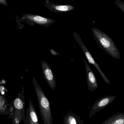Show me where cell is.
Returning <instances> with one entry per match:
<instances>
[{
  "instance_id": "6da1fadb",
  "label": "cell",
  "mask_w": 124,
  "mask_h": 124,
  "mask_svg": "<svg viewBox=\"0 0 124 124\" xmlns=\"http://www.w3.org/2000/svg\"><path fill=\"white\" fill-rule=\"evenodd\" d=\"M93 38L101 48L112 58H120V53L111 37L97 28H92Z\"/></svg>"
},
{
  "instance_id": "7a4b0ae2",
  "label": "cell",
  "mask_w": 124,
  "mask_h": 124,
  "mask_svg": "<svg viewBox=\"0 0 124 124\" xmlns=\"http://www.w3.org/2000/svg\"><path fill=\"white\" fill-rule=\"evenodd\" d=\"M32 83L39 103L40 116L44 124H53V118L50 102L34 77Z\"/></svg>"
},
{
  "instance_id": "3957f363",
  "label": "cell",
  "mask_w": 124,
  "mask_h": 124,
  "mask_svg": "<svg viewBox=\"0 0 124 124\" xmlns=\"http://www.w3.org/2000/svg\"><path fill=\"white\" fill-rule=\"evenodd\" d=\"M73 35L75 39L76 40L77 42L79 44L80 47L81 48V49L83 53L85 56L86 58L87 59L88 61V62L90 64L93 65L96 68L98 71L100 73L102 79H103L104 81L106 82V83L108 84V85L111 84V82L107 79L106 75H104V73H103V72L101 70V69L99 67V65L96 63L95 61L93 59L92 55H91L90 53L89 52L87 48L86 47V46L84 44L83 42L82 38H81L79 34L77 32H73Z\"/></svg>"
},
{
  "instance_id": "277c9868",
  "label": "cell",
  "mask_w": 124,
  "mask_h": 124,
  "mask_svg": "<svg viewBox=\"0 0 124 124\" xmlns=\"http://www.w3.org/2000/svg\"><path fill=\"white\" fill-rule=\"evenodd\" d=\"M116 98V96H105L96 101L90 111L89 114L90 118H92L96 112L106 107L112 103Z\"/></svg>"
},
{
  "instance_id": "5b68a950",
  "label": "cell",
  "mask_w": 124,
  "mask_h": 124,
  "mask_svg": "<svg viewBox=\"0 0 124 124\" xmlns=\"http://www.w3.org/2000/svg\"><path fill=\"white\" fill-rule=\"evenodd\" d=\"M43 77L50 88L55 90L56 82L55 74L49 64L45 61L41 62Z\"/></svg>"
},
{
  "instance_id": "8992f818",
  "label": "cell",
  "mask_w": 124,
  "mask_h": 124,
  "mask_svg": "<svg viewBox=\"0 0 124 124\" xmlns=\"http://www.w3.org/2000/svg\"><path fill=\"white\" fill-rule=\"evenodd\" d=\"M23 16L27 21L43 26L49 27L56 22V21L52 19L35 14H26L24 15Z\"/></svg>"
},
{
  "instance_id": "52a82bcc",
  "label": "cell",
  "mask_w": 124,
  "mask_h": 124,
  "mask_svg": "<svg viewBox=\"0 0 124 124\" xmlns=\"http://www.w3.org/2000/svg\"><path fill=\"white\" fill-rule=\"evenodd\" d=\"M84 63L85 66L87 78V85L88 90L91 91H93L98 88V81L91 68L88 64L86 60L83 58Z\"/></svg>"
},
{
  "instance_id": "ba28073f",
  "label": "cell",
  "mask_w": 124,
  "mask_h": 124,
  "mask_svg": "<svg viewBox=\"0 0 124 124\" xmlns=\"http://www.w3.org/2000/svg\"><path fill=\"white\" fill-rule=\"evenodd\" d=\"M45 6L52 12L57 13H64L72 11L75 9V7L71 5H61L50 2L49 0L46 2Z\"/></svg>"
},
{
  "instance_id": "9c48e42d",
  "label": "cell",
  "mask_w": 124,
  "mask_h": 124,
  "mask_svg": "<svg viewBox=\"0 0 124 124\" xmlns=\"http://www.w3.org/2000/svg\"><path fill=\"white\" fill-rule=\"evenodd\" d=\"M24 124H40L39 118L34 106L31 99L29 101V105L27 109Z\"/></svg>"
},
{
  "instance_id": "30bf717a",
  "label": "cell",
  "mask_w": 124,
  "mask_h": 124,
  "mask_svg": "<svg viewBox=\"0 0 124 124\" xmlns=\"http://www.w3.org/2000/svg\"><path fill=\"white\" fill-rule=\"evenodd\" d=\"M23 90L19 92L17 96L10 103L11 106L13 108L21 111L23 115L25 116V101Z\"/></svg>"
},
{
  "instance_id": "8fae6325",
  "label": "cell",
  "mask_w": 124,
  "mask_h": 124,
  "mask_svg": "<svg viewBox=\"0 0 124 124\" xmlns=\"http://www.w3.org/2000/svg\"><path fill=\"white\" fill-rule=\"evenodd\" d=\"M5 94H0V114L10 116V104L6 97Z\"/></svg>"
},
{
  "instance_id": "7c38bea8",
  "label": "cell",
  "mask_w": 124,
  "mask_h": 124,
  "mask_svg": "<svg viewBox=\"0 0 124 124\" xmlns=\"http://www.w3.org/2000/svg\"><path fill=\"white\" fill-rule=\"evenodd\" d=\"M64 124H84L80 116L71 112L67 113L63 118Z\"/></svg>"
},
{
  "instance_id": "4fadbf2b",
  "label": "cell",
  "mask_w": 124,
  "mask_h": 124,
  "mask_svg": "<svg viewBox=\"0 0 124 124\" xmlns=\"http://www.w3.org/2000/svg\"><path fill=\"white\" fill-rule=\"evenodd\" d=\"M101 124H124V112H117L107 119Z\"/></svg>"
},
{
  "instance_id": "5bb4252c",
  "label": "cell",
  "mask_w": 124,
  "mask_h": 124,
  "mask_svg": "<svg viewBox=\"0 0 124 124\" xmlns=\"http://www.w3.org/2000/svg\"><path fill=\"white\" fill-rule=\"evenodd\" d=\"M11 114L9 118L12 119L13 124H21L22 120L24 122L25 121L26 116L23 115L21 111L13 108L11 106Z\"/></svg>"
},
{
  "instance_id": "9a60e30c",
  "label": "cell",
  "mask_w": 124,
  "mask_h": 124,
  "mask_svg": "<svg viewBox=\"0 0 124 124\" xmlns=\"http://www.w3.org/2000/svg\"><path fill=\"white\" fill-rule=\"evenodd\" d=\"M115 4L120 10L124 13V3L123 2L119 0H116Z\"/></svg>"
},
{
  "instance_id": "2e32d148",
  "label": "cell",
  "mask_w": 124,
  "mask_h": 124,
  "mask_svg": "<svg viewBox=\"0 0 124 124\" xmlns=\"http://www.w3.org/2000/svg\"><path fill=\"white\" fill-rule=\"evenodd\" d=\"M4 92L5 93H6L8 91V90L7 88L3 86L2 85L0 86V93H2V92Z\"/></svg>"
},
{
  "instance_id": "e0dca14e",
  "label": "cell",
  "mask_w": 124,
  "mask_h": 124,
  "mask_svg": "<svg viewBox=\"0 0 124 124\" xmlns=\"http://www.w3.org/2000/svg\"><path fill=\"white\" fill-rule=\"evenodd\" d=\"M50 52L51 53L52 55H61V54L57 53L55 51L51 49V48L50 49Z\"/></svg>"
},
{
  "instance_id": "ac0fdd59",
  "label": "cell",
  "mask_w": 124,
  "mask_h": 124,
  "mask_svg": "<svg viewBox=\"0 0 124 124\" xmlns=\"http://www.w3.org/2000/svg\"><path fill=\"white\" fill-rule=\"evenodd\" d=\"M0 4L3 5L7 7L8 6V3L5 0H0Z\"/></svg>"
},
{
  "instance_id": "d6986e66",
  "label": "cell",
  "mask_w": 124,
  "mask_h": 124,
  "mask_svg": "<svg viewBox=\"0 0 124 124\" xmlns=\"http://www.w3.org/2000/svg\"><path fill=\"white\" fill-rule=\"evenodd\" d=\"M5 84H6V81L5 80H0V86Z\"/></svg>"
}]
</instances>
